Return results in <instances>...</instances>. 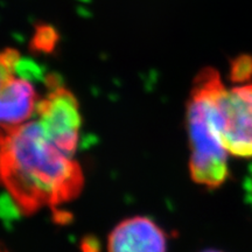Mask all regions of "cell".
Listing matches in <instances>:
<instances>
[{"mask_svg":"<svg viewBox=\"0 0 252 252\" xmlns=\"http://www.w3.org/2000/svg\"><path fill=\"white\" fill-rule=\"evenodd\" d=\"M81 1H87V0H81Z\"/></svg>","mask_w":252,"mask_h":252,"instance_id":"11","label":"cell"},{"mask_svg":"<svg viewBox=\"0 0 252 252\" xmlns=\"http://www.w3.org/2000/svg\"><path fill=\"white\" fill-rule=\"evenodd\" d=\"M59 40L60 36L56 28L47 24H40L34 31L30 48L36 54H52L58 47Z\"/></svg>","mask_w":252,"mask_h":252,"instance_id":"7","label":"cell"},{"mask_svg":"<svg viewBox=\"0 0 252 252\" xmlns=\"http://www.w3.org/2000/svg\"><path fill=\"white\" fill-rule=\"evenodd\" d=\"M83 186L81 166L47 138L39 121L0 127V187L25 215L70 202Z\"/></svg>","mask_w":252,"mask_h":252,"instance_id":"1","label":"cell"},{"mask_svg":"<svg viewBox=\"0 0 252 252\" xmlns=\"http://www.w3.org/2000/svg\"><path fill=\"white\" fill-rule=\"evenodd\" d=\"M108 252H167V235L149 217H130L109 235Z\"/></svg>","mask_w":252,"mask_h":252,"instance_id":"5","label":"cell"},{"mask_svg":"<svg viewBox=\"0 0 252 252\" xmlns=\"http://www.w3.org/2000/svg\"><path fill=\"white\" fill-rule=\"evenodd\" d=\"M20 61V54L17 49L6 48L0 52V86L12 80L18 74Z\"/></svg>","mask_w":252,"mask_h":252,"instance_id":"8","label":"cell"},{"mask_svg":"<svg viewBox=\"0 0 252 252\" xmlns=\"http://www.w3.org/2000/svg\"><path fill=\"white\" fill-rule=\"evenodd\" d=\"M35 88L23 76H14L0 86V127H15L28 122L39 103Z\"/></svg>","mask_w":252,"mask_h":252,"instance_id":"6","label":"cell"},{"mask_svg":"<svg viewBox=\"0 0 252 252\" xmlns=\"http://www.w3.org/2000/svg\"><path fill=\"white\" fill-rule=\"evenodd\" d=\"M230 77L235 83H245L252 77V58L239 56L235 59L230 68Z\"/></svg>","mask_w":252,"mask_h":252,"instance_id":"9","label":"cell"},{"mask_svg":"<svg viewBox=\"0 0 252 252\" xmlns=\"http://www.w3.org/2000/svg\"><path fill=\"white\" fill-rule=\"evenodd\" d=\"M220 139L229 154L252 157V83L224 88L219 99Z\"/></svg>","mask_w":252,"mask_h":252,"instance_id":"4","label":"cell"},{"mask_svg":"<svg viewBox=\"0 0 252 252\" xmlns=\"http://www.w3.org/2000/svg\"><path fill=\"white\" fill-rule=\"evenodd\" d=\"M46 86L48 93L37 103V121L47 138L62 152L72 157L80 140V104L56 75L46 76Z\"/></svg>","mask_w":252,"mask_h":252,"instance_id":"3","label":"cell"},{"mask_svg":"<svg viewBox=\"0 0 252 252\" xmlns=\"http://www.w3.org/2000/svg\"><path fill=\"white\" fill-rule=\"evenodd\" d=\"M224 88L216 69L203 68L195 77L187 103L189 172L197 185L209 189L220 187L229 176V153L220 139L219 108Z\"/></svg>","mask_w":252,"mask_h":252,"instance_id":"2","label":"cell"},{"mask_svg":"<svg viewBox=\"0 0 252 252\" xmlns=\"http://www.w3.org/2000/svg\"><path fill=\"white\" fill-rule=\"evenodd\" d=\"M203 252H220V251H217V250H206V251H203Z\"/></svg>","mask_w":252,"mask_h":252,"instance_id":"10","label":"cell"}]
</instances>
